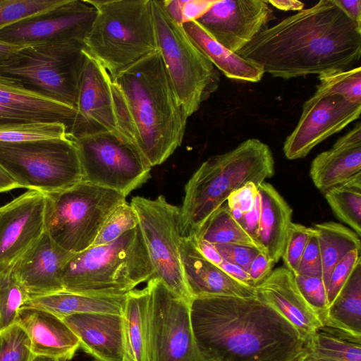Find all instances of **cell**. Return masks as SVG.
<instances>
[{"label":"cell","mask_w":361,"mask_h":361,"mask_svg":"<svg viewBox=\"0 0 361 361\" xmlns=\"http://www.w3.org/2000/svg\"><path fill=\"white\" fill-rule=\"evenodd\" d=\"M114 111L119 133L152 167L180 146L188 116L178 101L159 50L111 77Z\"/></svg>","instance_id":"obj_3"},{"label":"cell","mask_w":361,"mask_h":361,"mask_svg":"<svg viewBox=\"0 0 361 361\" xmlns=\"http://www.w3.org/2000/svg\"><path fill=\"white\" fill-rule=\"evenodd\" d=\"M317 90L361 104V68L333 71L318 75Z\"/></svg>","instance_id":"obj_37"},{"label":"cell","mask_w":361,"mask_h":361,"mask_svg":"<svg viewBox=\"0 0 361 361\" xmlns=\"http://www.w3.org/2000/svg\"><path fill=\"white\" fill-rule=\"evenodd\" d=\"M0 165L19 188L44 194L82 181L78 149L68 134L56 139L0 143Z\"/></svg>","instance_id":"obj_10"},{"label":"cell","mask_w":361,"mask_h":361,"mask_svg":"<svg viewBox=\"0 0 361 361\" xmlns=\"http://www.w3.org/2000/svg\"><path fill=\"white\" fill-rule=\"evenodd\" d=\"M23 47L0 42V65Z\"/></svg>","instance_id":"obj_56"},{"label":"cell","mask_w":361,"mask_h":361,"mask_svg":"<svg viewBox=\"0 0 361 361\" xmlns=\"http://www.w3.org/2000/svg\"><path fill=\"white\" fill-rule=\"evenodd\" d=\"M322 264V279L326 287L334 267L350 252L361 250L360 237L344 225L327 221L314 224Z\"/></svg>","instance_id":"obj_32"},{"label":"cell","mask_w":361,"mask_h":361,"mask_svg":"<svg viewBox=\"0 0 361 361\" xmlns=\"http://www.w3.org/2000/svg\"><path fill=\"white\" fill-rule=\"evenodd\" d=\"M94 361H98V360H95Z\"/></svg>","instance_id":"obj_59"},{"label":"cell","mask_w":361,"mask_h":361,"mask_svg":"<svg viewBox=\"0 0 361 361\" xmlns=\"http://www.w3.org/2000/svg\"><path fill=\"white\" fill-rule=\"evenodd\" d=\"M179 252L184 280L192 298L256 296L255 288L239 283L219 266L206 259L192 238L182 236Z\"/></svg>","instance_id":"obj_22"},{"label":"cell","mask_w":361,"mask_h":361,"mask_svg":"<svg viewBox=\"0 0 361 361\" xmlns=\"http://www.w3.org/2000/svg\"><path fill=\"white\" fill-rule=\"evenodd\" d=\"M190 237L204 240L213 245L241 244L259 247L233 217L226 203L212 213Z\"/></svg>","instance_id":"obj_33"},{"label":"cell","mask_w":361,"mask_h":361,"mask_svg":"<svg viewBox=\"0 0 361 361\" xmlns=\"http://www.w3.org/2000/svg\"><path fill=\"white\" fill-rule=\"evenodd\" d=\"M335 1L353 20L361 26L360 0H335Z\"/></svg>","instance_id":"obj_53"},{"label":"cell","mask_w":361,"mask_h":361,"mask_svg":"<svg viewBox=\"0 0 361 361\" xmlns=\"http://www.w3.org/2000/svg\"><path fill=\"white\" fill-rule=\"evenodd\" d=\"M96 14L95 8L87 0H66L47 12L4 27L0 42L19 46L50 42L83 43Z\"/></svg>","instance_id":"obj_15"},{"label":"cell","mask_w":361,"mask_h":361,"mask_svg":"<svg viewBox=\"0 0 361 361\" xmlns=\"http://www.w3.org/2000/svg\"><path fill=\"white\" fill-rule=\"evenodd\" d=\"M87 54L78 42L23 46L0 65V73L25 87L75 109Z\"/></svg>","instance_id":"obj_9"},{"label":"cell","mask_w":361,"mask_h":361,"mask_svg":"<svg viewBox=\"0 0 361 361\" xmlns=\"http://www.w3.org/2000/svg\"><path fill=\"white\" fill-rule=\"evenodd\" d=\"M126 294L109 296L60 291L33 297L23 306L45 310L63 318L79 313H109L123 314Z\"/></svg>","instance_id":"obj_28"},{"label":"cell","mask_w":361,"mask_h":361,"mask_svg":"<svg viewBox=\"0 0 361 361\" xmlns=\"http://www.w3.org/2000/svg\"><path fill=\"white\" fill-rule=\"evenodd\" d=\"M273 77L350 69L361 54V26L335 0H321L259 32L237 53Z\"/></svg>","instance_id":"obj_1"},{"label":"cell","mask_w":361,"mask_h":361,"mask_svg":"<svg viewBox=\"0 0 361 361\" xmlns=\"http://www.w3.org/2000/svg\"><path fill=\"white\" fill-rule=\"evenodd\" d=\"M195 340L205 361H296L306 341L257 296L192 298Z\"/></svg>","instance_id":"obj_2"},{"label":"cell","mask_w":361,"mask_h":361,"mask_svg":"<svg viewBox=\"0 0 361 361\" xmlns=\"http://www.w3.org/2000/svg\"><path fill=\"white\" fill-rule=\"evenodd\" d=\"M296 361H326L315 358L304 351V353L299 357Z\"/></svg>","instance_id":"obj_57"},{"label":"cell","mask_w":361,"mask_h":361,"mask_svg":"<svg viewBox=\"0 0 361 361\" xmlns=\"http://www.w3.org/2000/svg\"><path fill=\"white\" fill-rule=\"evenodd\" d=\"M137 225V214L130 203L126 201L109 216L92 246L111 243Z\"/></svg>","instance_id":"obj_39"},{"label":"cell","mask_w":361,"mask_h":361,"mask_svg":"<svg viewBox=\"0 0 361 361\" xmlns=\"http://www.w3.org/2000/svg\"><path fill=\"white\" fill-rule=\"evenodd\" d=\"M361 104L316 90L303 104L299 121L283 151L290 160L302 159L317 145L360 118Z\"/></svg>","instance_id":"obj_14"},{"label":"cell","mask_w":361,"mask_h":361,"mask_svg":"<svg viewBox=\"0 0 361 361\" xmlns=\"http://www.w3.org/2000/svg\"><path fill=\"white\" fill-rule=\"evenodd\" d=\"M0 104L37 122H59L67 132L75 116V109L25 87L18 80L0 73Z\"/></svg>","instance_id":"obj_26"},{"label":"cell","mask_w":361,"mask_h":361,"mask_svg":"<svg viewBox=\"0 0 361 361\" xmlns=\"http://www.w3.org/2000/svg\"><path fill=\"white\" fill-rule=\"evenodd\" d=\"M361 173V124L357 123L312 161L310 176L322 193Z\"/></svg>","instance_id":"obj_24"},{"label":"cell","mask_w":361,"mask_h":361,"mask_svg":"<svg viewBox=\"0 0 361 361\" xmlns=\"http://www.w3.org/2000/svg\"><path fill=\"white\" fill-rule=\"evenodd\" d=\"M182 26L192 42L225 76L251 82L262 80L265 73L262 66L224 47L211 37L197 21Z\"/></svg>","instance_id":"obj_27"},{"label":"cell","mask_w":361,"mask_h":361,"mask_svg":"<svg viewBox=\"0 0 361 361\" xmlns=\"http://www.w3.org/2000/svg\"><path fill=\"white\" fill-rule=\"evenodd\" d=\"M314 234L312 227L292 222L281 258L285 267L293 274L297 271L308 242Z\"/></svg>","instance_id":"obj_41"},{"label":"cell","mask_w":361,"mask_h":361,"mask_svg":"<svg viewBox=\"0 0 361 361\" xmlns=\"http://www.w3.org/2000/svg\"><path fill=\"white\" fill-rule=\"evenodd\" d=\"M293 274L322 279V257L316 232L308 242L297 271Z\"/></svg>","instance_id":"obj_46"},{"label":"cell","mask_w":361,"mask_h":361,"mask_svg":"<svg viewBox=\"0 0 361 361\" xmlns=\"http://www.w3.org/2000/svg\"><path fill=\"white\" fill-rule=\"evenodd\" d=\"M305 351L326 361H361V337L322 324L307 340Z\"/></svg>","instance_id":"obj_31"},{"label":"cell","mask_w":361,"mask_h":361,"mask_svg":"<svg viewBox=\"0 0 361 361\" xmlns=\"http://www.w3.org/2000/svg\"><path fill=\"white\" fill-rule=\"evenodd\" d=\"M191 238H192L196 246L206 259L217 266L222 263L224 259L214 245L202 239Z\"/></svg>","instance_id":"obj_51"},{"label":"cell","mask_w":361,"mask_h":361,"mask_svg":"<svg viewBox=\"0 0 361 361\" xmlns=\"http://www.w3.org/2000/svg\"><path fill=\"white\" fill-rule=\"evenodd\" d=\"M97 14L85 51L111 77L158 50L151 0H87Z\"/></svg>","instance_id":"obj_6"},{"label":"cell","mask_w":361,"mask_h":361,"mask_svg":"<svg viewBox=\"0 0 361 361\" xmlns=\"http://www.w3.org/2000/svg\"><path fill=\"white\" fill-rule=\"evenodd\" d=\"M255 289L256 296L288 320L305 341L323 324L301 294L293 273L286 267L273 270Z\"/></svg>","instance_id":"obj_20"},{"label":"cell","mask_w":361,"mask_h":361,"mask_svg":"<svg viewBox=\"0 0 361 361\" xmlns=\"http://www.w3.org/2000/svg\"><path fill=\"white\" fill-rule=\"evenodd\" d=\"M274 166L270 147L256 138L204 161L185 187L180 209L182 236L193 235L235 190L248 182L258 186L271 178Z\"/></svg>","instance_id":"obj_4"},{"label":"cell","mask_w":361,"mask_h":361,"mask_svg":"<svg viewBox=\"0 0 361 361\" xmlns=\"http://www.w3.org/2000/svg\"><path fill=\"white\" fill-rule=\"evenodd\" d=\"M219 267L239 283L248 287L255 288L247 271L241 267L224 260Z\"/></svg>","instance_id":"obj_50"},{"label":"cell","mask_w":361,"mask_h":361,"mask_svg":"<svg viewBox=\"0 0 361 361\" xmlns=\"http://www.w3.org/2000/svg\"><path fill=\"white\" fill-rule=\"evenodd\" d=\"M122 315L128 361H147L149 290L147 286L126 293Z\"/></svg>","instance_id":"obj_29"},{"label":"cell","mask_w":361,"mask_h":361,"mask_svg":"<svg viewBox=\"0 0 361 361\" xmlns=\"http://www.w3.org/2000/svg\"><path fill=\"white\" fill-rule=\"evenodd\" d=\"M336 216L361 236V173L323 193Z\"/></svg>","instance_id":"obj_34"},{"label":"cell","mask_w":361,"mask_h":361,"mask_svg":"<svg viewBox=\"0 0 361 361\" xmlns=\"http://www.w3.org/2000/svg\"><path fill=\"white\" fill-rule=\"evenodd\" d=\"M217 0H164L163 6L168 14L179 25L197 21Z\"/></svg>","instance_id":"obj_42"},{"label":"cell","mask_w":361,"mask_h":361,"mask_svg":"<svg viewBox=\"0 0 361 361\" xmlns=\"http://www.w3.org/2000/svg\"><path fill=\"white\" fill-rule=\"evenodd\" d=\"M25 122H37L30 117L0 104V126Z\"/></svg>","instance_id":"obj_52"},{"label":"cell","mask_w":361,"mask_h":361,"mask_svg":"<svg viewBox=\"0 0 361 361\" xmlns=\"http://www.w3.org/2000/svg\"><path fill=\"white\" fill-rule=\"evenodd\" d=\"M29 298L11 267L0 274V331L16 323L19 310Z\"/></svg>","instance_id":"obj_36"},{"label":"cell","mask_w":361,"mask_h":361,"mask_svg":"<svg viewBox=\"0 0 361 361\" xmlns=\"http://www.w3.org/2000/svg\"><path fill=\"white\" fill-rule=\"evenodd\" d=\"M45 195L27 190L0 207V274L45 233Z\"/></svg>","instance_id":"obj_17"},{"label":"cell","mask_w":361,"mask_h":361,"mask_svg":"<svg viewBox=\"0 0 361 361\" xmlns=\"http://www.w3.org/2000/svg\"><path fill=\"white\" fill-rule=\"evenodd\" d=\"M258 191L261 212L255 241L275 264L284 251L293 210L271 184L262 183Z\"/></svg>","instance_id":"obj_25"},{"label":"cell","mask_w":361,"mask_h":361,"mask_svg":"<svg viewBox=\"0 0 361 361\" xmlns=\"http://www.w3.org/2000/svg\"><path fill=\"white\" fill-rule=\"evenodd\" d=\"M68 135L59 122H25L0 126V143H20L61 138Z\"/></svg>","instance_id":"obj_35"},{"label":"cell","mask_w":361,"mask_h":361,"mask_svg":"<svg viewBox=\"0 0 361 361\" xmlns=\"http://www.w3.org/2000/svg\"><path fill=\"white\" fill-rule=\"evenodd\" d=\"M157 44L176 98L189 118L215 92L220 74L200 49L165 10L151 0Z\"/></svg>","instance_id":"obj_7"},{"label":"cell","mask_w":361,"mask_h":361,"mask_svg":"<svg viewBox=\"0 0 361 361\" xmlns=\"http://www.w3.org/2000/svg\"><path fill=\"white\" fill-rule=\"evenodd\" d=\"M360 250H354L348 253L332 270L326 286L329 305L335 300L346 283L357 264L360 262Z\"/></svg>","instance_id":"obj_44"},{"label":"cell","mask_w":361,"mask_h":361,"mask_svg":"<svg viewBox=\"0 0 361 361\" xmlns=\"http://www.w3.org/2000/svg\"><path fill=\"white\" fill-rule=\"evenodd\" d=\"M33 356L30 338L20 325L0 331V361H31Z\"/></svg>","instance_id":"obj_40"},{"label":"cell","mask_w":361,"mask_h":361,"mask_svg":"<svg viewBox=\"0 0 361 361\" xmlns=\"http://www.w3.org/2000/svg\"><path fill=\"white\" fill-rule=\"evenodd\" d=\"M72 139L78 149L83 181L126 197L150 177L149 162L121 134L102 132Z\"/></svg>","instance_id":"obj_11"},{"label":"cell","mask_w":361,"mask_h":361,"mask_svg":"<svg viewBox=\"0 0 361 361\" xmlns=\"http://www.w3.org/2000/svg\"><path fill=\"white\" fill-rule=\"evenodd\" d=\"M260 212L261 200L259 194L258 193L253 207L248 212L243 215V217L239 222V224L249 233V235L254 239L255 241L257 234Z\"/></svg>","instance_id":"obj_49"},{"label":"cell","mask_w":361,"mask_h":361,"mask_svg":"<svg viewBox=\"0 0 361 361\" xmlns=\"http://www.w3.org/2000/svg\"><path fill=\"white\" fill-rule=\"evenodd\" d=\"M75 116L68 134L72 138L102 133H118L111 92V76L87 52Z\"/></svg>","instance_id":"obj_18"},{"label":"cell","mask_w":361,"mask_h":361,"mask_svg":"<svg viewBox=\"0 0 361 361\" xmlns=\"http://www.w3.org/2000/svg\"><path fill=\"white\" fill-rule=\"evenodd\" d=\"M301 294L319 314L322 323L328 308L326 290L322 278L294 274Z\"/></svg>","instance_id":"obj_43"},{"label":"cell","mask_w":361,"mask_h":361,"mask_svg":"<svg viewBox=\"0 0 361 361\" xmlns=\"http://www.w3.org/2000/svg\"><path fill=\"white\" fill-rule=\"evenodd\" d=\"M62 319L78 337L80 347L96 360L128 361L123 315L79 313Z\"/></svg>","instance_id":"obj_21"},{"label":"cell","mask_w":361,"mask_h":361,"mask_svg":"<svg viewBox=\"0 0 361 361\" xmlns=\"http://www.w3.org/2000/svg\"><path fill=\"white\" fill-rule=\"evenodd\" d=\"M73 255L45 232L11 268L30 298L49 295L63 290L61 271Z\"/></svg>","instance_id":"obj_19"},{"label":"cell","mask_w":361,"mask_h":361,"mask_svg":"<svg viewBox=\"0 0 361 361\" xmlns=\"http://www.w3.org/2000/svg\"><path fill=\"white\" fill-rule=\"evenodd\" d=\"M258 193V186L253 182H248L233 191L226 204L230 209H238L244 214L252 209Z\"/></svg>","instance_id":"obj_47"},{"label":"cell","mask_w":361,"mask_h":361,"mask_svg":"<svg viewBox=\"0 0 361 361\" xmlns=\"http://www.w3.org/2000/svg\"><path fill=\"white\" fill-rule=\"evenodd\" d=\"M19 186L6 171L0 165V192H7Z\"/></svg>","instance_id":"obj_55"},{"label":"cell","mask_w":361,"mask_h":361,"mask_svg":"<svg viewBox=\"0 0 361 361\" xmlns=\"http://www.w3.org/2000/svg\"><path fill=\"white\" fill-rule=\"evenodd\" d=\"M323 324L361 337V262L329 305Z\"/></svg>","instance_id":"obj_30"},{"label":"cell","mask_w":361,"mask_h":361,"mask_svg":"<svg viewBox=\"0 0 361 361\" xmlns=\"http://www.w3.org/2000/svg\"><path fill=\"white\" fill-rule=\"evenodd\" d=\"M66 0H0V30L19 20L44 13Z\"/></svg>","instance_id":"obj_38"},{"label":"cell","mask_w":361,"mask_h":361,"mask_svg":"<svg viewBox=\"0 0 361 361\" xmlns=\"http://www.w3.org/2000/svg\"><path fill=\"white\" fill-rule=\"evenodd\" d=\"M153 267L139 225L107 244L73 254L61 271L63 290L123 295L150 279Z\"/></svg>","instance_id":"obj_5"},{"label":"cell","mask_w":361,"mask_h":361,"mask_svg":"<svg viewBox=\"0 0 361 361\" xmlns=\"http://www.w3.org/2000/svg\"><path fill=\"white\" fill-rule=\"evenodd\" d=\"M274 18L267 1L217 0L197 22L211 37L237 54Z\"/></svg>","instance_id":"obj_16"},{"label":"cell","mask_w":361,"mask_h":361,"mask_svg":"<svg viewBox=\"0 0 361 361\" xmlns=\"http://www.w3.org/2000/svg\"><path fill=\"white\" fill-rule=\"evenodd\" d=\"M149 330L147 361H205L197 348L190 303L160 280L147 281Z\"/></svg>","instance_id":"obj_13"},{"label":"cell","mask_w":361,"mask_h":361,"mask_svg":"<svg viewBox=\"0 0 361 361\" xmlns=\"http://www.w3.org/2000/svg\"><path fill=\"white\" fill-rule=\"evenodd\" d=\"M137 218L153 267L152 278L160 280L176 295L190 302L180 259V210L163 195L156 199L133 197L130 202Z\"/></svg>","instance_id":"obj_12"},{"label":"cell","mask_w":361,"mask_h":361,"mask_svg":"<svg viewBox=\"0 0 361 361\" xmlns=\"http://www.w3.org/2000/svg\"><path fill=\"white\" fill-rule=\"evenodd\" d=\"M269 4L282 11H301L304 8V4L296 0H269Z\"/></svg>","instance_id":"obj_54"},{"label":"cell","mask_w":361,"mask_h":361,"mask_svg":"<svg viewBox=\"0 0 361 361\" xmlns=\"http://www.w3.org/2000/svg\"><path fill=\"white\" fill-rule=\"evenodd\" d=\"M224 261L235 264L246 271L252 261L262 251L259 247L241 244L214 245Z\"/></svg>","instance_id":"obj_45"},{"label":"cell","mask_w":361,"mask_h":361,"mask_svg":"<svg viewBox=\"0 0 361 361\" xmlns=\"http://www.w3.org/2000/svg\"><path fill=\"white\" fill-rule=\"evenodd\" d=\"M31 361H59L57 359L42 355H34Z\"/></svg>","instance_id":"obj_58"},{"label":"cell","mask_w":361,"mask_h":361,"mask_svg":"<svg viewBox=\"0 0 361 361\" xmlns=\"http://www.w3.org/2000/svg\"><path fill=\"white\" fill-rule=\"evenodd\" d=\"M16 323L28 336L34 355L67 361L80 348L78 337L62 318L45 310L23 306Z\"/></svg>","instance_id":"obj_23"},{"label":"cell","mask_w":361,"mask_h":361,"mask_svg":"<svg viewBox=\"0 0 361 361\" xmlns=\"http://www.w3.org/2000/svg\"><path fill=\"white\" fill-rule=\"evenodd\" d=\"M274 266V264L264 252L261 251L257 254L247 271L255 287L270 275Z\"/></svg>","instance_id":"obj_48"},{"label":"cell","mask_w":361,"mask_h":361,"mask_svg":"<svg viewBox=\"0 0 361 361\" xmlns=\"http://www.w3.org/2000/svg\"><path fill=\"white\" fill-rule=\"evenodd\" d=\"M45 195V232L64 250L91 247L109 216L125 202L123 194L85 181Z\"/></svg>","instance_id":"obj_8"}]
</instances>
